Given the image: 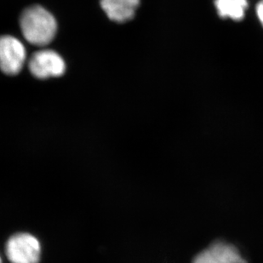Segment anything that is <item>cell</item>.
<instances>
[{
	"label": "cell",
	"mask_w": 263,
	"mask_h": 263,
	"mask_svg": "<svg viewBox=\"0 0 263 263\" xmlns=\"http://www.w3.org/2000/svg\"><path fill=\"white\" fill-rule=\"evenodd\" d=\"M30 72L40 80L60 77L64 74V60L52 50H41L32 54L28 62Z\"/></svg>",
	"instance_id": "obj_4"
},
{
	"label": "cell",
	"mask_w": 263,
	"mask_h": 263,
	"mask_svg": "<svg viewBox=\"0 0 263 263\" xmlns=\"http://www.w3.org/2000/svg\"><path fill=\"white\" fill-rule=\"evenodd\" d=\"M216 10L220 16L239 21L245 16L248 0H216Z\"/></svg>",
	"instance_id": "obj_7"
},
{
	"label": "cell",
	"mask_w": 263,
	"mask_h": 263,
	"mask_svg": "<svg viewBox=\"0 0 263 263\" xmlns=\"http://www.w3.org/2000/svg\"><path fill=\"white\" fill-rule=\"evenodd\" d=\"M5 251L10 263L40 262L41 246L32 234L21 233L10 237Z\"/></svg>",
	"instance_id": "obj_2"
},
{
	"label": "cell",
	"mask_w": 263,
	"mask_h": 263,
	"mask_svg": "<svg viewBox=\"0 0 263 263\" xmlns=\"http://www.w3.org/2000/svg\"><path fill=\"white\" fill-rule=\"evenodd\" d=\"M192 263H248L232 243L216 241L197 254Z\"/></svg>",
	"instance_id": "obj_5"
},
{
	"label": "cell",
	"mask_w": 263,
	"mask_h": 263,
	"mask_svg": "<svg viewBox=\"0 0 263 263\" xmlns=\"http://www.w3.org/2000/svg\"><path fill=\"white\" fill-rule=\"evenodd\" d=\"M25 46L16 37L5 35L0 37V69L7 75H16L25 64Z\"/></svg>",
	"instance_id": "obj_3"
},
{
	"label": "cell",
	"mask_w": 263,
	"mask_h": 263,
	"mask_svg": "<svg viewBox=\"0 0 263 263\" xmlns=\"http://www.w3.org/2000/svg\"><path fill=\"white\" fill-rule=\"evenodd\" d=\"M140 0H101V6L107 17L123 23L134 17Z\"/></svg>",
	"instance_id": "obj_6"
},
{
	"label": "cell",
	"mask_w": 263,
	"mask_h": 263,
	"mask_svg": "<svg viewBox=\"0 0 263 263\" xmlns=\"http://www.w3.org/2000/svg\"><path fill=\"white\" fill-rule=\"evenodd\" d=\"M0 263H2V259H1V257H0Z\"/></svg>",
	"instance_id": "obj_9"
},
{
	"label": "cell",
	"mask_w": 263,
	"mask_h": 263,
	"mask_svg": "<svg viewBox=\"0 0 263 263\" xmlns=\"http://www.w3.org/2000/svg\"><path fill=\"white\" fill-rule=\"evenodd\" d=\"M20 25L25 40L40 47L52 42L58 30L55 17L40 5H33L23 11Z\"/></svg>",
	"instance_id": "obj_1"
},
{
	"label": "cell",
	"mask_w": 263,
	"mask_h": 263,
	"mask_svg": "<svg viewBox=\"0 0 263 263\" xmlns=\"http://www.w3.org/2000/svg\"><path fill=\"white\" fill-rule=\"evenodd\" d=\"M256 14L258 16L259 20L263 26V0H260V2L256 5Z\"/></svg>",
	"instance_id": "obj_8"
}]
</instances>
